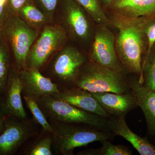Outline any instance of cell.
<instances>
[{
	"instance_id": "obj_31",
	"label": "cell",
	"mask_w": 155,
	"mask_h": 155,
	"mask_svg": "<svg viewBox=\"0 0 155 155\" xmlns=\"http://www.w3.org/2000/svg\"><path fill=\"white\" fill-rule=\"evenodd\" d=\"M2 97L0 95V108H1V105H2Z\"/></svg>"
},
{
	"instance_id": "obj_4",
	"label": "cell",
	"mask_w": 155,
	"mask_h": 155,
	"mask_svg": "<svg viewBox=\"0 0 155 155\" xmlns=\"http://www.w3.org/2000/svg\"><path fill=\"white\" fill-rule=\"evenodd\" d=\"M36 101L48 119L62 123L86 124L110 132L107 118L83 110L51 95L43 96Z\"/></svg>"
},
{
	"instance_id": "obj_5",
	"label": "cell",
	"mask_w": 155,
	"mask_h": 155,
	"mask_svg": "<svg viewBox=\"0 0 155 155\" xmlns=\"http://www.w3.org/2000/svg\"><path fill=\"white\" fill-rule=\"evenodd\" d=\"M0 32L13 53L18 71L25 69L28 53L39 35V31L31 28L19 16L11 15Z\"/></svg>"
},
{
	"instance_id": "obj_26",
	"label": "cell",
	"mask_w": 155,
	"mask_h": 155,
	"mask_svg": "<svg viewBox=\"0 0 155 155\" xmlns=\"http://www.w3.org/2000/svg\"><path fill=\"white\" fill-rule=\"evenodd\" d=\"M144 31L147 38L146 54L149 52L155 42V19L147 20L144 25Z\"/></svg>"
},
{
	"instance_id": "obj_2",
	"label": "cell",
	"mask_w": 155,
	"mask_h": 155,
	"mask_svg": "<svg viewBox=\"0 0 155 155\" xmlns=\"http://www.w3.org/2000/svg\"><path fill=\"white\" fill-rule=\"evenodd\" d=\"M53 128V150L55 153L72 155L74 149L95 141L111 140L110 131L84 124H72L48 119Z\"/></svg>"
},
{
	"instance_id": "obj_23",
	"label": "cell",
	"mask_w": 155,
	"mask_h": 155,
	"mask_svg": "<svg viewBox=\"0 0 155 155\" xmlns=\"http://www.w3.org/2000/svg\"><path fill=\"white\" fill-rule=\"evenodd\" d=\"M11 66L10 48L0 32V92L5 91Z\"/></svg>"
},
{
	"instance_id": "obj_12",
	"label": "cell",
	"mask_w": 155,
	"mask_h": 155,
	"mask_svg": "<svg viewBox=\"0 0 155 155\" xmlns=\"http://www.w3.org/2000/svg\"><path fill=\"white\" fill-rule=\"evenodd\" d=\"M22 87L19 72L11 65L1 109L6 116L24 119L28 117L22 101Z\"/></svg>"
},
{
	"instance_id": "obj_19",
	"label": "cell",
	"mask_w": 155,
	"mask_h": 155,
	"mask_svg": "<svg viewBox=\"0 0 155 155\" xmlns=\"http://www.w3.org/2000/svg\"><path fill=\"white\" fill-rule=\"evenodd\" d=\"M17 16L31 28L38 30L51 23L45 14L35 5L32 0L20 9Z\"/></svg>"
},
{
	"instance_id": "obj_25",
	"label": "cell",
	"mask_w": 155,
	"mask_h": 155,
	"mask_svg": "<svg viewBox=\"0 0 155 155\" xmlns=\"http://www.w3.org/2000/svg\"><path fill=\"white\" fill-rule=\"evenodd\" d=\"M34 3L47 17L50 23L53 22L60 0H32Z\"/></svg>"
},
{
	"instance_id": "obj_20",
	"label": "cell",
	"mask_w": 155,
	"mask_h": 155,
	"mask_svg": "<svg viewBox=\"0 0 155 155\" xmlns=\"http://www.w3.org/2000/svg\"><path fill=\"white\" fill-rule=\"evenodd\" d=\"M138 81L147 88L155 91V42L143 58L141 76Z\"/></svg>"
},
{
	"instance_id": "obj_9",
	"label": "cell",
	"mask_w": 155,
	"mask_h": 155,
	"mask_svg": "<svg viewBox=\"0 0 155 155\" xmlns=\"http://www.w3.org/2000/svg\"><path fill=\"white\" fill-rule=\"evenodd\" d=\"M38 126L33 119L6 116L5 127L0 133V155L15 154L28 139L41 130Z\"/></svg>"
},
{
	"instance_id": "obj_11",
	"label": "cell",
	"mask_w": 155,
	"mask_h": 155,
	"mask_svg": "<svg viewBox=\"0 0 155 155\" xmlns=\"http://www.w3.org/2000/svg\"><path fill=\"white\" fill-rule=\"evenodd\" d=\"M22 84V96L37 101L40 97L51 95L59 91V87L39 69L25 68L19 71Z\"/></svg>"
},
{
	"instance_id": "obj_21",
	"label": "cell",
	"mask_w": 155,
	"mask_h": 155,
	"mask_svg": "<svg viewBox=\"0 0 155 155\" xmlns=\"http://www.w3.org/2000/svg\"><path fill=\"white\" fill-rule=\"evenodd\" d=\"M84 10L92 21L98 24L112 26L110 19L102 7L100 0H75Z\"/></svg>"
},
{
	"instance_id": "obj_30",
	"label": "cell",
	"mask_w": 155,
	"mask_h": 155,
	"mask_svg": "<svg viewBox=\"0 0 155 155\" xmlns=\"http://www.w3.org/2000/svg\"><path fill=\"white\" fill-rule=\"evenodd\" d=\"M115 1V0H101V2H102L103 4L107 7L111 3Z\"/></svg>"
},
{
	"instance_id": "obj_27",
	"label": "cell",
	"mask_w": 155,
	"mask_h": 155,
	"mask_svg": "<svg viewBox=\"0 0 155 155\" xmlns=\"http://www.w3.org/2000/svg\"><path fill=\"white\" fill-rule=\"evenodd\" d=\"M32 0H8L10 16H17L20 9Z\"/></svg>"
},
{
	"instance_id": "obj_18",
	"label": "cell",
	"mask_w": 155,
	"mask_h": 155,
	"mask_svg": "<svg viewBox=\"0 0 155 155\" xmlns=\"http://www.w3.org/2000/svg\"><path fill=\"white\" fill-rule=\"evenodd\" d=\"M53 137L52 132L41 130L28 139L20 148L25 155H53Z\"/></svg>"
},
{
	"instance_id": "obj_22",
	"label": "cell",
	"mask_w": 155,
	"mask_h": 155,
	"mask_svg": "<svg viewBox=\"0 0 155 155\" xmlns=\"http://www.w3.org/2000/svg\"><path fill=\"white\" fill-rule=\"evenodd\" d=\"M101 147L89 149L81 151L78 155H132L133 153L127 147L122 145H115L109 140L101 141Z\"/></svg>"
},
{
	"instance_id": "obj_16",
	"label": "cell",
	"mask_w": 155,
	"mask_h": 155,
	"mask_svg": "<svg viewBox=\"0 0 155 155\" xmlns=\"http://www.w3.org/2000/svg\"><path fill=\"white\" fill-rule=\"evenodd\" d=\"M125 117L110 116L108 128L115 136L122 137L129 142L141 155H155V146L147 137H142L133 132L126 124Z\"/></svg>"
},
{
	"instance_id": "obj_24",
	"label": "cell",
	"mask_w": 155,
	"mask_h": 155,
	"mask_svg": "<svg viewBox=\"0 0 155 155\" xmlns=\"http://www.w3.org/2000/svg\"><path fill=\"white\" fill-rule=\"evenodd\" d=\"M23 98L26 106L32 114V119L35 122L41 127L43 130L52 133V127L39 107L36 101L29 97L23 96Z\"/></svg>"
},
{
	"instance_id": "obj_7",
	"label": "cell",
	"mask_w": 155,
	"mask_h": 155,
	"mask_svg": "<svg viewBox=\"0 0 155 155\" xmlns=\"http://www.w3.org/2000/svg\"><path fill=\"white\" fill-rule=\"evenodd\" d=\"M88 60L87 57L76 48L65 46L50 61L48 73L45 76L59 88L74 85L80 68Z\"/></svg>"
},
{
	"instance_id": "obj_17",
	"label": "cell",
	"mask_w": 155,
	"mask_h": 155,
	"mask_svg": "<svg viewBox=\"0 0 155 155\" xmlns=\"http://www.w3.org/2000/svg\"><path fill=\"white\" fill-rule=\"evenodd\" d=\"M106 8L125 17L155 19V0H115Z\"/></svg>"
},
{
	"instance_id": "obj_3",
	"label": "cell",
	"mask_w": 155,
	"mask_h": 155,
	"mask_svg": "<svg viewBox=\"0 0 155 155\" xmlns=\"http://www.w3.org/2000/svg\"><path fill=\"white\" fill-rule=\"evenodd\" d=\"M74 85L90 92L130 91L125 74L89 60L80 68Z\"/></svg>"
},
{
	"instance_id": "obj_10",
	"label": "cell",
	"mask_w": 155,
	"mask_h": 155,
	"mask_svg": "<svg viewBox=\"0 0 155 155\" xmlns=\"http://www.w3.org/2000/svg\"><path fill=\"white\" fill-rule=\"evenodd\" d=\"M105 24H97L88 60L126 75L127 73L116 52V35Z\"/></svg>"
},
{
	"instance_id": "obj_8",
	"label": "cell",
	"mask_w": 155,
	"mask_h": 155,
	"mask_svg": "<svg viewBox=\"0 0 155 155\" xmlns=\"http://www.w3.org/2000/svg\"><path fill=\"white\" fill-rule=\"evenodd\" d=\"M61 25L68 38L86 42L94 32L92 20L75 0H60Z\"/></svg>"
},
{
	"instance_id": "obj_28",
	"label": "cell",
	"mask_w": 155,
	"mask_h": 155,
	"mask_svg": "<svg viewBox=\"0 0 155 155\" xmlns=\"http://www.w3.org/2000/svg\"><path fill=\"white\" fill-rule=\"evenodd\" d=\"M10 16L8 0H0V30Z\"/></svg>"
},
{
	"instance_id": "obj_13",
	"label": "cell",
	"mask_w": 155,
	"mask_h": 155,
	"mask_svg": "<svg viewBox=\"0 0 155 155\" xmlns=\"http://www.w3.org/2000/svg\"><path fill=\"white\" fill-rule=\"evenodd\" d=\"M52 96L72 105L108 119L110 116L104 110L90 92L75 85L59 88Z\"/></svg>"
},
{
	"instance_id": "obj_14",
	"label": "cell",
	"mask_w": 155,
	"mask_h": 155,
	"mask_svg": "<svg viewBox=\"0 0 155 155\" xmlns=\"http://www.w3.org/2000/svg\"><path fill=\"white\" fill-rule=\"evenodd\" d=\"M110 116L125 117L138 107L131 91L122 94L112 92H91Z\"/></svg>"
},
{
	"instance_id": "obj_6",
	"label": "cell",
	"mask_w": 155,
	"mask_h": 155,
	"mask_svg": "<svg viewBox=\"0 0 155 155\" xmlns=\"http://www.w3.org/2000/svg\"><path fill=\"white\" fill-rule=\"evenodd\" d=\"M68 38L61 25L49 23L45 25L31 48L26 60V68L40 70L51 56L65 46Z\"/></svg>"
},
{
	"instance_id": "obj_29",
	"label": "cell",
	"mask_w": 155,
	"mask_h": 155,
	"mask_svg": "<svg viewBox=\"0 0 155 155\" xmlns=\"http://www.w3.org/2000/svg\"><path fill=\"white\" fill-rule=\"evenodd\" d=\"M6 116L0 108V133L2 131L5 127Z\"/></svg>"
},
{
	"instance_id": "obj_1",
	"label": "cell",
	"mask_w": 155,
	"mask_h": 155,
	"mask_svg": "<svg viewBox=\"0 0 155 155\" xmlns=\"http://www.w3.org/2000/svg\"><path fill=\"white\" fill-rule=\"evenodd\" d=\"M109 18L112 26L118 31L116 48L121 64L127 73L140 78L142 63L147 50L144 27L148 19L131 18L113 13Z\"/></svg>"
},
{
	"instance_id": "obj_15",
	"label": "cell",
	"mask_w": 155,
	"mask_h": 155,
	"mask_svg": "<svg viewBox=\"0 0 155 155\" xmlns=\"http://www.w3.org/2000/svg\"><path fill=\"white\" fill-rule=\"evenodd\" d=\"M130 91L134 95L137 106L141 109L146 121L149 134L155 136V91L140 83L136 75L127 78Z\"/></svg>"
}]
</instances>
